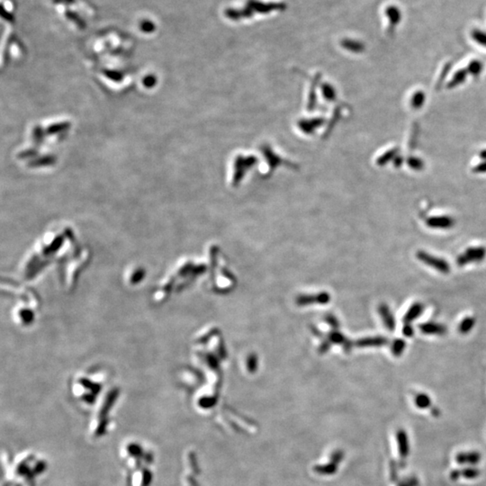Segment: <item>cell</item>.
<instances>
[{"mask_svg":"<svg viewBox=\"0 0 486 486\" xmlns=\"http://www.w3.org/2000/svg\"><path fill=\"white\" fill-rule=\"evenodd\" d=\"M417 258L421 261L423 262L424 264L435 268L443 274H448L450 271L449 263L440 258H437L424 251H420L417 254Z\"/></svg>","mask_w":486,"mask_h":486,"instance_id":"1","label":"cell"},{"mask_svg":"<svg viewBox=\"0 0 486 486\" xmlns=\"http://www.w3.org/2000/svg\"><path fill=\"white\" fill-rule=\"evenodd\" d=\"M486 255V249L484 247H472L467 249L456 259L458 266H465L472 262L482 261Z\"/></svg>","mask_w":486,"mask_h":486,"instance_id":"2","label":"cell"},{"mask_svg":"<svg viewBox=\"0 0 486 486\" xmlns=\"http://www.w3.org/2000/svg\"><path fill=\"white\" fill-rule=\"evenodd\" d=\"M426 225H428L430 228L433 229H450L455 225V220L447 215H440V216H433L427 219Z\"/></svg>","mask_w":486,"mask_h":486,"instance_id":"3","label":"cell"},{"mask_svg":"<svg viewBox=\"0 0 486 486\" xmlns=\"http://www.w3.org/2000/svg\"><path fill=\"white\" fill-rule=\"evenodd\" d=\"M420 330L425 334H430V335H443L447 331V329L444 325L436 323H426L421 324Z\"/></svg>","mask_w":486,"mask_h":486,"instance_id":"4","label":"cell"},{"mask_svg":"<svg viewBox=\"0 0 486 486\" xmlns=\"http://www.w3.org/2000/svg\"><path fill=\"white\" fill-rule=\"evenodd\" d=\"M422 312H423V306L421 304L416 303V304L412 305L405 314V318H404L405 323L411 324V322H413L415 319L419 318L421 315Z\"/></svg>","mask_w":486,"mask_h":486,"instance_id":"5","label":"cell"},{"mask_svg":"<svg viewBox=\"0 0 486 486\" xmlns=\"http://www.w3.org/2000/svg\"><path fill=\"white\" fill-rule=\"evenodd\" d=\"M381 316L384 320V324L387 326V330H393L395 328V322L392 312L387 306H382L380 307Z\"/></svg>","mask_w":486,"mask_h":486,"instance_id":"6","label":"cell"},{"mask_svg":"<svg viewBox=\"0 0 486 486\" xmlns=\"http://www.w3.org/2000/svg\"><path fill=\"white\" fill-rule=\"evenodd\" d=\"M425 102H426V94L421 90H419L411 97V106L413 109L419 110L424 106Z\"/></svg>","mask_w":486,"mask_h":486,"instance_id":"7","label":"cell"},{"mask_svg":"<svg viewBox=\"0 0 486 486\" xmlns=\"http://www.w3.org/2000/svg\"><path fill=\"white\" fill-rule=\"evenodd\" d=\"M467 76H468V72L466 70L457 71L455 76L452 78V80L449 81V83L448 84V88H453V87L461 85L463 84V82L466 81Z\"/></svg>","mask_w":486,"mask_h":486,"instance_id":"8","label":"cell"},{"mask_svg":"<svg viewBox=\"0 0 486 486\" xmlns=\"http://www.w3.org/2000/svg\"><path fill=\"white\" fill-rule=\"evenodd\" d=\"M475 324V321L472 317H467L462 321L458 325V330L462 334H467L470 330L473 329V327Z\"/></svg>","mask_w":486,"mask_h":486,"instance_id":"9","label":"cell"},{"mask_svg":"<svg viewBox=\"0 0 486 486\" xmlns=\"http://www.w3.org/2000/svg\"><path fill=\"white\" fill-rule=\"evenodd\" d=\"M397 153H398V149H393V150H388L384 155H382L377 160V163L379 165H381V166H384V165H386L390 161L394 160V158L397 156Z\"/></svg>","mask_w":486,"mask_h":486,"instance_id":"10","label":"cell"},{"mask_svg":"<svg viewBox=\"0 0 486 486\" xmlns=\"http://www.w3.org/2000/svg\"><path fill=\"white\" fill-rule=\"evenodd\" d=\"M407 164L411 169L416 170V171L421 170L424 168V162L420 158H416V157L408 158Z\"/></svg>","mask_w":486,"mask_h":486,"instance_id":"11","label":"cell"},{"mask_svg":"<svg viewBox=\"0 0 486 486\" xmlns=\"http://www.w3.org/2000/svg\"><path fill=\"white\" fill-rule=\"evenodd\" d=\"M405 346H406V344H405V340H403L401 339L394 340L393 346H392V351H393V355L396 356L402 355L403 352L405 351Z\"/></svg>","mask_w":486,"mask_h":486,"instance_id":"12","label":"cell"},{"mask_svg":"<svg viewBox=\"0 0 486 486\" xmlns=\"http://www.w3.org/2000/svg\"><path fill=\"white\" fill-rule=\"evenodd\" d=\"M481 71H482V64L478 62L471 63L468 67V72H470L472 75H479Z\"/></svg>","mask_w":486,"mask_h":486,"instance_id":"13","label":"cell"},{"mask_svg":"<svg viewBox=\"0 0 486 486\" xmlns=\"http://www.w3.org/2000/svg\"><path fill=\"white\" fill-rule=\"evenodd\" d=\"M416 402H417V405L419 406H421V407L427 406V405H429V403H430L429 398L426 395H424V394H420L417 398H416Z\"/></svg>","mask_w":486,"mask_h":486,"instance_id":"14","label":"cell"},{"mask_svg":"<svg viewBox=\"0 0 486 486\" xmlns=\"http://www.w3.org/2000/svg\"><path fill=\"white\" fill-rule=\"evenodd\" d=\"M473 171L475 173H486V161H484L477 166H475L473 168Z\"/></svg>","mask_w":486,"mask_h":486,"instance_id":"15","label":"cell"},{"mask_svg":"<svg viewBox=\"0 0 486 486\" xmlns=\"http://www.w3.org/2000/svg\"><path fill=\"white\" fill-rule=\"evenodd\" d=\"M403 333H404L406 337H411L413 335L414 330H413V328L411 327V324H407L405 325V328L403 329Z\"/></svg>","mask_w":486,"mask_h":486,"instance_id":"16","label":"cell"},{"mask_svg":"<svg viewBox=\"0 0 486 486\" xmlns=\"http://www.w3.org/2000/svg\"><path fill=\"white\" fill-rule=\"evenodd\" d=\"M393 161H394V165H395L396 167H400V166H401V164H403V162H404L403 158H402V157H400L399 155H397V156L395 157Z\"/></svg>","mask_w":486,"mask_h":486,"instance_id":"17","label":"cell"},{"mask_svg":"<svg viewBox=\"0 0 486 486\" xmlns=\"http://www.w3.org/2000/svg\"><path fill=\"white\" fill-rule=\"evenodd\" d=\"M479 156H480L481 159H482L483 161H486V150H482L480 152V155H479Z\"/></svg>","mask_w":486,"mask_h":486,"instance_id":"18","label":"cell"}]
</instances>
